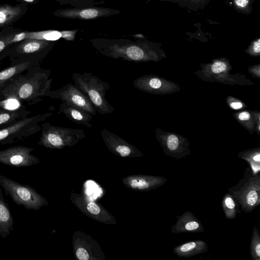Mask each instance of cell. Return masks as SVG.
I'll return each instance as SVG.
<instances>
[{
    "label": "cell",
    "mask_w": 260,
    "mask_h": 260,
    "mask_svg": "<svg viewBox=\"0 0 260 260\" xmlns=\"http://www.w3.org/2000/svg\"><path fill=\"white\" fill-rule=\"evenodd\" d=\"M14 219L0 186V237L6 238L14 230Z\"/></svg>",
    "instance_id": "cell-13"
},
{
    "label": "cell",
    "mask_w": 260,
    "mask_h": 260,
    "mask_svg": "<svg viewBox=\"0 0 260 260\" xmlns=\"http://www.w3.org/2000/svg\"><path fill=\"white\" fill-rule=\"evenodd\" d=\"M250 255L253 260H260V235L257 228L254 226L250 245Z\"/></svg>",
    "instance_id": "cell-22"
},
{
    "label": "cell",
    "mask_w": 260,
    "mask_h": 260,
    "mask_svg": "<svg viewBox=\"0 0 260 260\" xmlns=\"http://www.w3.org/2000/svg\"><path fill=\"white\" fill-rule=\"evenodd\" d=\"M250 118V114L247 112H241L239 115V118L241 120H247Z\"/></svg>",
    "instance_id": "cell-31"
},
{
    "label": "cell",
    "mask_w": 260,
    "mask_h": 260,
    "mask_svg": "<svg viewBox=\"0 0 260 260\" xmlns=\"http://www.w3.org/2000/svg\"><path fill=\"white\" fill-rule=\"evenodd\" d=\"M208 244L203 240H195L174 247L173 252L178 257H190L208 251Z\"/></svg>",
    "instance_id": "cell-14"
},
{
    "label": "cell",
    "mask_w": 260,
    "mask_h": 260,
    "mask_svg": "<svg viewBox=\"0 0 260 260\" xmlns=\"http://www.w3.org/2000/svg\"><path fill=\"white\" fill-rule=\"evenodd\" d=\"M221 205L223 211L226 218L233 219L237 217L238 211V206L235 200L229 193L225 194L222 198Z\"/></svg>",
    "instance_id": "cell-20"
},
{
    "label": "cell",
    "mask_w": 260,
    "mask_h": 260,
    "mask_svg": "<svg viewBox=\"0 0 260 260\" xmlns=\"http://www.w3.org/2000/svg\"><path fill=\"white\" fill-rule=\"evenodd\" d=\"M120 11L105 7H74L58 9L53 14L55 16L68 19L90 20L101 17H109L118 14Z\"/></svg>",
    "instance_id": "cell-10"
},
{
    "label": "cell",
    "mask_w": 260,
    "mask_h": 260,
    "mask_svg": "<svg viewBox=\"0 0 260 260\" xmlns=\"http://www.w3.org/2000/svg\"><path fill=\"white\" fill-rule=\"evenodd\" d=\"M212 0H161L177 4L179 7L192 11L203 9Z\"/></svg>",
    "instance_id": "cell-21"
},
{
    "label": "cell",
    "mask_w": 260,
    "mask_h": 260,
    "mask_svg": "<svg viewBox=\"0 0 260 260\" xmlns=\"http://www.w3.org/2000/svg\"><path fill=\"white\" fill-rule=\"evenodd\" d=\"M61 5H70L74 7H92L99 0H55Z\"/></svg>",
    "instance_id": "cell-24"
},
{
    "label": "cell",
    "mask_w": 260,
    "mask_h": 260,
    "mask_svg": "<svg viewBox=\"0 0 260 260\" xmlns=\"http://www.w3.org/2000/svg\"><path fill=\"white\" fill-rule=\"evenodd\" d=\"M235 10L238 12L249 15L253 10V0H233Z\"/></svg>",
    "instance_id": "cell-23"
},
{
    "label": "cell",
    "mask_w": 260,
    "mask_h": 260,
    "mask_svg": "<svg viewBox=\"0 0 260 260\" xmlns=\"http://www.w3.org/2000/svg\"><path fill=\"white\" fill-rule=\"evenodd\" d=\"M8 45H9L8 37L5 39L0 40V52L3 51Z\"/></svg>",
    "instance_id": "cell-30"
},
{
    "label": "cell",
    "mask_w": 260,
    "mask_h": 260,
    "mask_svg": "<svg viewBox=\"0 0 260 260\" xmlns=\"http://www.w3.org/2000/svg\"><path fill=\"white\" fill-rule=\"evenodd\" d=\"M81 109L93 116L97 112L86 96L74 84L69 83L58 89L50 91L48 96Z\"/></svg>",
    "instance_id": "cell-8"
},
{
    "label": "cell",
    "mask_w": 260,
    "mask_h": 260,
    "mask_svg": "<svg viewBox=\"0 0 260 260\" xmlns=\"http://www.w3.org/2000/svg\"><path fill=\"white\" fill-rule=\"evenodd\" d=\"M29 113L24 110L0 109V129L4 125H9L11 122H15L26 117Z\"/></svg>",
    "instance_id": "cell-19"
},
{
    "label": "cell",
    "mask_w": 260,
    "mask_h": 260,
    "mask_svg": "<svg viewBox=\"0 0 260 260\" xmlns=\"http://www.w3.org/2000/svg\"><path fill=\"white\" fill-rule=\"evenodd\" d=\"M226 68V64L224 62L221 61L216 62L211 66V70L212 72L215 74L223 72L225 70Z\"/></svg>",
    "instance_id": "cell-26"
},
{
    "label": "cell",
    "mask_w": 260,
    "mask_h": 260,
    "mask_svg": "<svg viewBox=\"0 0 260 260\" xmlns=\"http://www.w3.org/2000/svg\"><path fill=\"white\" fill-rule=\"evenodd\" d=\"M228 191L243 211L252 212L260 204L259 174H254L248 167L243 177Z\"/></svg>",
    "instance_id": "cell-4"
},
{
    "label": "cell",
    "mask_w": 260,
    "mask_h": 260,
    "mask_svg": "<svg viewBox=\"0 0 260 260\" xmlns=\"http://www.w3.org/2000/svg\"><path fill=\"white\" fill-rule=\"evenodd\" d=\"M35 149L23 146H15L0 150V162L16 168L27 167L39 163L38 157L31 153Z\"/></svg>",
    "instance_id": "cell-9"
},
{
    "label": "cell",
    "mask_w": 260,
    "mask_h": 260,
    "mask_svg": "<svg viewBox=\"0 0 260 260\" xmlns=\"http://www.w3.org/2000/svg\"><path fill=\"white\" fill-rule=\"evenodd\" d=\"M0 186L15 204L27 210H38L45 204L44 199L34 188L22 184L1 173Z\"/></svg>",
    "instance_id": "cell-5"
},
{
    "label": "cell",
    "mask_w": 260,
    "mask_h": 260,
    "mask_svg": "<svg viewBox=\"0 0 260 260\" xmlns=\"http://www.w3.org/2000/svg\"><path fill=\"white\" fill-rule=\"evenodd\" d=\"M179 140L177 136L171 135L169 136L167 140L168 148L171 151H175L178 148Z\"/></svg>",
    "instance_id": "cell-25"
},
{
    "label": "cell",
    "mask_w": 260,
    "mask_h": 260,
    "mask_svg": "<svg viewBox=\"0 0 260 260\" xmlns=\"http://www.w3.org/2000/svg\"><path fill=\"white\" fill-rule=\"evenodd\" d=\"M50 71L37 67L25 75H19L0 86V95L7 99L33 103L41 100V97L48 96L52 79Z\"/></svg>",
    "instance_id": "cell-1"
},
{
    "label": "cell",
    "mask_w": 260,
    "mask_h": 260,
    "mask_svg": "<svg viewBox=\"0 0 260 260\" xmlns=\"http://www.w3.org/2000/svg\"><path fill=\"white\" fill-rule=\"evenodd\" d=\"M22 1H24V2H27V3H33V2H34V1H35V0H22Z\"/></svg>",
    "instance_id": "cell-34"
},
{
    "label": "cell",
    "mask_w": 260,
    "mask_h": 260,
    "mask_svg": "<svg viewBox=\"0 0 260 260\" xmlns=\"http://www.w3.org/2000/svg\"><path fill=\"white\" fill-rule=\"evenodd\" d=\"M85 136V132L82 129L55 126L46 122L42 124L38 144L48 148H60L75 144Z\"/></svg>",
    "instance_id": "cell-6"
},
{
    "label": "cell",
    "mask_w": 260,
    "mask_h": 260,
    "mask_svg": "<svg viewBox=\"0 0 260 260\" xmlns=\"http://www.w3.org/2000/svg\"><path fill=\"white\" fill-rule=\"evenodd\" d=\"M77 30L59 31L46 30L38 32H25V39L42 40L54 41L63 38L68 41H73Z\"/></svg>",
    "instance_id": "cell-15"
},
{
    "label": "cell",
    "mask_w": 260,
    "mask_h": 260,
    "mask_svg": "<svg viewBox=\"0 0 260 260\" xmlns=\"http://www.w3.org/2000/svg\"><path fill=\"white\" fill-rule=\"evenodd\" d=\"M131 186L133 188H136L138 187V181L136 179H133L131 183Z\"/></svg>",
    "instance_id": "cell-33"
},
{
    "label": "cell",
    "mask_w": 260,
    "mask_h": 260,
    "mask_svg": "<svg viewBox=\"0 0 260 260\" xmlns=\"http://www.w3.org/2000/svg\"><path fill=\"white\" fill-rule=\"evenodd\" d=\"M45 113L30 117H25L0 129V145L21 140L41 129L38 123L51 116Z\"/></svg>",
    "instance_id": "cell-7"
},
{
    "label": "cell",
    "mask_w": 260,
    "mask_h": 260,
    "mask_svg": "<svg viewBox=\"0 0 260 260\" xmlns=\"http://www.w3.org/2000/svg\"><path fill=\"white\" fill-rule=\"evenodd\" d=\"M87 208L88 211L95 215L98 214L100 212V207L94 203H89Z\"/></svg>",
    "instance_id": "cell-28"
},
{
    "label": "cell",
    "mask_w": 260,
    "mask_h": 260,
    "mask_svg": "<svg viewBox=\"0 0 260 260\" xmlns=\"http://www.w3.org/2000/svg\"><path fill=\"white\" fill-rule=\"evenodd\" d=\"M17 49V52L21 54H30L42 51H48L52 48L54 42L50 41L26 39Z\"/></svg>",
    "instance_id": "cell-16"
},
{
    "label": "cell",
    "mask_w": 260,
    "mask_h": 260,
    "mask_svg": "<svg viewBox=\"0 0 260 260\" xmlns=\"http://www.w3.org/2000/svg\"><path fill=\"white\" fill-rule=\"evenodd\" d=\"M21 8L8 5L0 6V27L18 19L22 14Z\"/></svg>",
    "instance_id": "cell-17"
},
{
    "label": "cell",
    "mask_w": 260,
    "mask_h": 260,
    "mask_svg": "<svg viewBox=\"0 0 260 260\" xmlns=\"http://www.w3.org/2000/svg\"><path fill=\"white\" fill-rule=\"evenodd\" d=\"M76 256L80 260H87L89 258L87 251L83 248H79L77 249Z\"/></svg>",
    "instance_id": "cell-27"
},
{
    "label": "cell",
    "mask_w": 260,
    "mask_h": 260,
    "mask_svg": "<svg viewBox=\"0 0 260 260\" xmlns=\"http://www.w3.org/2000/svg\"><path fill=\"white\" fill-rule=\"evenodd\" d=\"M231 107L234 109H239L242 107V104L240 102H233L231 103Z\"/></svg>",
    "instance_id": "cell-32"
},
{
    "label": "cell",
    "mask_w": 260,
    "mask_h": 260,
    "mask_svg": "<svg viewBox=\"0 0 260 260\" xmlns=\"http://www.w3.org/2000/svg\"><path fill=\"white\" fill-rule=\"evenodd\" d=\"M91 42L100 54L114 59L137 62L147 60L151 55L150 47L142 41L98 38Z\"/></svg>",
    "instance_id": "cell-2"
},
{
    "label": "cell",
    "mask_w": 260,
    "mask_h": 260,
    "mask_svg": "<svg viewBox=\"0 0 260 260\" xmlns=\"http://www.w3.org/2000/svg\"><path fill=\"white\" fill-rule=\"evenodd\" d=\"M58 114H63L71 121L88 128L92 127L90 121L93 115L85 111L72 105L62 103L59 106Z\"/></svg>",
    "instance_id": "cell-12"
},
{
    "label": "cell",
    "mask_w": 260,
    "mask_h": 260,
    "mask_svg": "<svg viewBox=\"0 0 260 260\" xmlns=\"http://www.w3.org/2000/svg\"><path fill=\"white\" fill-rule=\"evenodd\" d=\"M177 221L171 228L174 234L182 233H199L204 231L201 221L190 211H185L181 215L176 216Z\"/></svg>",
    "instance_id": "cell-11"
},
{
    "label": "cell",
    "mask_w": 260,
    "mask_h": 260,
    "mask_svg": "<svg viewBox=\"0 0 260 260\" xmlns=\"http://www.w3.org/2000/svg\"><path fill=\"white\" fill-rule=\"evenodd\" d=\"M251 48H252V50L254 52L256 53H259L260 52L259 38L257 39L254 42H253Z\"/></svg>",
    "instance_id": "cell-29"
},
{
    "label": "cell",
    "mask_w": 260,
    "mask_h": 260,
    "mask_svg": "<svg viewBox=\"0 0 260 260\" xmlns=\"http://www.w3.org/2000/svg\"><path fill=\"white\" fill-rule=\"evenodd\" d=\"M31 61L19 62L0 72V86L32 66Z\"/></svg>",
    "instance_id": "cell-18"
},
{
    "label": "cell",
    "mask_w": 260,
    "mask_h": 260,
    "mask_svg": "<svg viewBox=\"0 0 260 260\" xmlns=\"http://www.w3.org/2000/svg\"><path fill=\"white\" fill-rule=\"evenodd\" d=\"M74 85L86 96L97 112L101 115L113 113L114 108L106 100V91L110 88L109 83L90 73H74L72 76Z\"/></svg>",
    "instance_id": "cell-3"
}]
</instances>
